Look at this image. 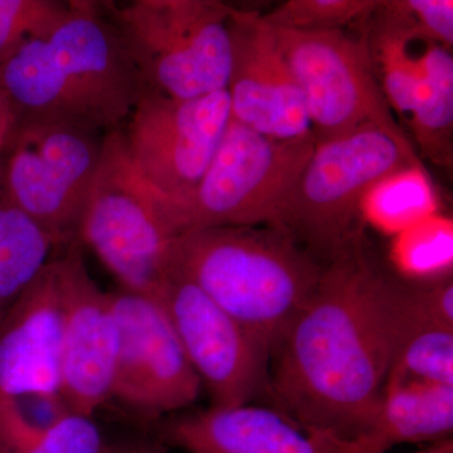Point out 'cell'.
Here are the masks:
<instances>
[{
    "instance_id": "9a60e30c",
    "label": "cell",
    "mask_w": 453,
    "mask_h": 453,
    "mask_svg": "<svg viewBox=\"0 0 453 453\" xmlns=\"http://www.w3.org/2000/svg\"><path fill=\"white\" fill-rule=\"evenodd\" d=\"M160 437L187 453H365L354 441L253 403L183 414L164 423Z\"/></svg>"
},
{
    "instance_id": "7c38bea8",
    "label": "cell",
    "mask_w": 453,
    "mask_h": 453,
    "mask_svg": "<svg viewBox=\"0 0 453 453\" xmlns=\"http://www.w3.org/2000/svg\"><path fill=\"white\" fill-rule=\"evenodd\" d=\"M119 327L111 398L148 417L190 407L203 388L157 299L110 292Z\"/></svg>"
},
{
    "instance_id": "5bb4252c",
    "label": "cell",
    "mask_w": 453,
    "mask_h": 453,
    "mask_svg": "<svg viewBox=\"0 0 453 453\" xmlns=\"http://www.w3.org/2000/svg\"><path fill=\"white\" fill-rule=\"evenodd\" d=\"M229 37L232 120L276 139L312 134L303 92L262 14L234 7Z\"/></svg>"
},
{
    "instance_id": "cb8c5ba5",
    "label": "cell",
    "mask_w": 453,
    "mask_h": 453,
    "mask_svg": "<svg viewBox=\"0 0 453 453\" xmlns=\"http://www.w3.org/2000/svg\"><path fill=\"white\" fill-rule=\"evenodd\" d=\"M378 3L377 0H288L262 17L275 28L333 31L365 22Z\"/></svg>"
},
{
    "instance_id": "30bf717a",
    "label": "cell",
    "mask_w": 453,
    "mask_h": 453,
    "mask_svg": "<svg viewBox=\"0 0 453 453\" xmlns=\"http://www.w3.org/2000/svg\"><path fill=\"white\" fill-rule=\"evenodd\" d=\"M231 120L226 89L196 98L145 91L127 119V150L164 195L186 199L208 169Z\"/></svg>"
},
{
    "instance_id": "44dd1931",
    "label": "cell",
    "mask_w": 453,
    "mask_h": 453,
    "mask_svg": "<svg viewBox=\"0 0 453 453\" xmlns=\"http://www.w3.org/2000/svg\"><path fill=\"white\" fill-rule=\"evenodd\" d=\"M392 261L407 281H434L452 276L451 219L432 214L396 234Z\"/></svg>"
},
{
    "instance_id": "ffe728a7",
    "label": "cell",
    "mask_w": 453,
    "mask_h": 453,
    "mask_svg": "<svg viewBox=\"0 0 453 453\" xmlns=\"http://www.w3.org/2000/svg\"><path fill=\"white\" fill-rule=\"evenodd\" d=\"M53 238L0 196V319L55 256Z\"/></svg>"
},
{
    "instance_id": "f546056e",
    "label": "cell",
    "mask_w": 453,
    "mask_h": 453,
    "mask_svg": "<svg viewBox=\"0 0 453 453\" xmlns=\"http://www.w3.org/2000/svg\"><path fill=\"white\" fill-rule=\"evenodd\" d=\"M411 453H453V441L452 438H449V440L441 441V442L426 446L425 449Z\"/></svg>"
},
{
    "instance_id": "d4e9b609",
    "label": "cell",
    "mask_w": 453,
    "mask_h": 453,
    "mask_svg": "<svg viewBox=\"0 0 453 453\" xmlns=\"http://www.w3.org/2000/svg\"><path fill=\"white\" fill-rule=\"evenodd\" d=\"M71 2L0 0V62L56 28L70 13Z\"/></svg>"
},
{
    "instance_id": "8992f818",
    "label": "cell",
    "mask_w": 453,
    "mask_h": 453,
    "mask_svg": "<svg viewBox=\"0 0 453 453\" xmlns=\"http://www.w3.org/2000/svg\"><path fill=\"white\" fill-rule=\"evenodd\" d=\"M146 91L196 98L225 91L231 71L232 5L219 0L103 3Z\"/></svg>"
},
{
    "instance_id": "d6986e66",
    "label": "cell",
    "mask_w": 453,
    "mask_h": 453,
    "mask_svg": "<svg viewBox=\"0 0 453 453\" xmlns=\"http://www.w3.org/2000/svg\"><path fill=\"white\" fill-rule=\"evenodd\" d=\"M422 77L412 110L411 129L432 163L451 166L453 159V57L428 41L421 56Z\"/></svg>"
},
{
    "instance_id": "277c9868",
    "label": "cell",
    "mask_w": 453,
    "mask_h": 453,
    "mask_svg": "<svg viewBox=\"0 0 453 453\" xmlns=\"http://www.w3.org/2000/svg\"><path fill=\"white\" fill-rule=\"evenodd\" d=\"M411 169L422 170L416 151L374 125L316 140L314 153L276 226L327 265L360 242L372 193Z\"/></svg>"
},
{
    "instance_id": "7402d4cb",
    "label": "cell",
    "mask_w": 453,
    "mask_h": 453,
    "mask_svg": "<svg viewBox=\"0 0 453 453\" xmlns=\"http://www.w3.org/2000/svg\"><path fill=\"white\" fill-rule=\"evenodd\" d=\"M365 214V222L395 235L434 214L423 170H407L381 183L366 201Z\"/></svg>"
},
{
    "instance_id": "8fae6325",
    "label": "cell",
    "mask_w": 453,
    "mask_h": 453,
    "mask_svg": "<svg viewBox=\"0 0 453 453\" xmlns=\"http://www.w3.org/2000/svg\"><path fill=\"white\" fill-rule=\"evenodd\" d=\"M214 407L252 403L267 395L271 354L192 281L169 271L155 297Z\"/></svg>"
},
{
    "instance_id": "6da1fadb",
    "label": "cell",
    "mask_w": 453,
    "mask_h": 453,
    "mask_svg": "<svg viewBox=\"0 0 453 453\" xmlns=\"http://www.w3.org/2000/svg\"><path fill=\"white\" fill-rule=\"evenodd\" d=\"M392 282L360 242L325 265L271 356L273 407L342 440L365 437L395 357Z\"/></svg>"
},
{
    "instance_id": "9c48e42d",
    "label": "cell",
    "mask_w": 453,
    "mask_h": 453,
    "mask_svg": "<svg viewBox=\"0 0 453 453\" xmlns=\"http://www.w3.org/2000/svg\"><path fill=\"white\" fill-rule=\"evenodd\" d=\"M273 29L318 142L374 125L414 150L384 96L365 31L356 37L344 29Z\"/></svg>"
},
{
    "instance_id": "603a6c76",
    "label": "cell",
    "mask_w": 453,
    "mask_h": 453,
    "mask_svg": "<svg viewBox=\"0 0 453 453\" xmlns=\"http://www.w3.org/2000/svg\"><path fill=\"white\" fill-rule=\"evenodd\" d=\"M388 377L453 386V329L431 326L402 334Z\"/></svg>"
},
{
    "instance_id": "52a82bcc",
    "label": "cell",
    "mask_w": 453,
    "mask_h": 453,
    "mask_svg": "<svg viewBox=\"0 0 453 453\" xmlns=\"http://www.w3.org/2000/svg\"><path fill=\"white\" fill-rule=\"evenodd\" d=\"M315 146L314 133L271 138L231 119L198 186L186 199H177L181 234L277 226Z\"/></svg>"
},
{
    "instance_id": "83f0119b",
    "label": "cell",
    "mask_w": 453,
    "mask_h": 453,
    "mask_svg": "<svg viewBox=\"0 0 453 453\" xmlns=\"http://www.w3.org/2000/svg\"><path fill=\"white\" fill-rule=\"evenodd\" d=\"M18 116L11 101L0 86V150L7 144L12 133L16 129Z\"/></svg>"
},
{
    "instance_id": "4fadbf2b",
    "label": "cell",
    "mask_w": 453,
    "mask_h": 453,
    "mask_svg": "<svg viewBox=\"0 0 453 453\" xmlns=\"http://www.w3.org/2000/svg\"><path fill=\"white\" fill-rule=\"evenodd\" d=\"M79 238L55 256L62 303L59 395L73 413L94 417L111 398L119 327L110 292L89 275Z\"/></svg>"
},
{
    "instance_id": "4316f807",
    "label": "cell",
    "mask_w": 453,
    "mask_h": 453,
    "mask_svg": "<svg viewBox=\"0 0 453 453\" xmlns=\"http://www.w3.org/2000/svg\"><path fill=\"white\" fill-rule=\"evenodd\" d=\"M426 40L446 49L453 44L452 0H396Z\"/></svg>"
},
{
    "instance_id": "ac0fdd59",
    "label": "cell",
    "mask_w": 453,
    "mask_h": 453,
    "mask_svg": "<svg viewBox=\"0 0 453 453\" xmlns=\"http://www.w3.org/2000/svg\"><path fill=\"white\" fill-rule=\"evenodd\" d=\"M363 27L375 73L390 109L408 115L422 77L423 49L418 53L414 44L426 38L396 0L378 3Z\"/></svg>"
},
{
    "instance_id": "f1b7e54d",
    "label": "cell",
    "mask_w": 453,
    "mask_h": 453,
    "mask_svg": "<svg viewBox=\"0 0 453 453\" xmlns=\"http://www.w3.org/2000/svg\"><path fill=\"white\" fill-rule=\"evenodd\" d=\"M116 453H170L166 447L160 441H151V442H142L138 445L124 447L118 449Z\"/></svg>"
},
{
    "instance_id": "3957f363",
    "label": "cell",
    "mask_w": 453,
    "mask_h": 453,
    "mask_svg": "<svg viewBox=\"0 0 453 453\" xmlns=\"http://www.w3.org/2000/svg\"><path fill=\"white\" fill-rule=\"evenodd\" d=\"M324 267L276 226L192 229L175 240L169 261V271L196 283L271 356Z\"/></svg>"
},
{
    "instance_id": "e0dca14e",
    "label": "cell",
    "mask_w": 453,
    "mask_h": 453,
    "mask_svg": "<svg viewBox=\"0 0 453 453\" xmlns=\"http://www.w3.org/2000/svg\"><path fill=\"white\" fill-rule=\"evenodd\" d=\"M453 386L388 377L371 428L357 441L365 453H386L404 443L449 440Z\"/></svg>"
},
{
    "instance_id": "ba28073f",
    "label": "cell",
    "mask_w": 453,
    "mask_h": 453,
    "mask_svg": "<svg viewBox=\"0 0 453 453\" xmlns=\"http://www.w3.org/2000/svg\"><path fill=\"white\" fill-rule=\"evenodd\" d=\"M104 135L19 120L0 150V196L35 220L59 249L76 240Z\"/></svg>"
},
{
    "instance_id": "5b68a950",
    "label": "cell",
    "mask_w": 453,
    "mask_h": 453,
    "mask_svg": "<svg viewBox=\"0 0 453 453\" xmlns=\"http://www.w3.org/2000/svg\"><path fill=\"white\" fill-rule=\"evenodd\" d=\"M180 234L175 198L142 175L122 129L106 133L80 222V242L96 253L122 290L155 299Z\"/></svg>"
},
{
    "instance_id": "484cf974",
    "label": "cell",
    "mask_w": 453,
    "mask_h": 453,
    "mask_svg": "<svg viewBox=\"0 0 453 453\" xmlns=\"http://www.w3.org/2000/svg\"><path fill=\"white\" fill-rule=\"evenodd\" d=\"M118 449L107 443L94 417L71 412L20 453H116Z\"/></svg>"
},
{
    "instance_id": "2e32d148",
    "label": "cell",
    "mask_w": 453,
    "mask_h": 453,
    "mask_svg": "<svg viewBox=\"0 0 453 453\" xmlns=\"http://www.w3.org/2000/svg\"><path fill=\"white\" fill-rule=\"evenodd\" d=\"M55 256L0 319V395L59 393L62 303Z\"/></svg>"
},
{
    "instance_id": "7a4b0ae2",
    "label": "cell",
    "mask_w": 453,
    "mask_h": 453,
    "mask_svg": "<svg viewBox=\"0 0 453 453\" xmlns=\"http://www.w3.org/2000/svg\"><path fill=\"white\" fill-rule=\"evenodd\" d=\"M0 86L19 120L105 135L122 129L146 91L103 3L73 0L56 28L0 62Z\"/></svg>"
}]
</instances>
